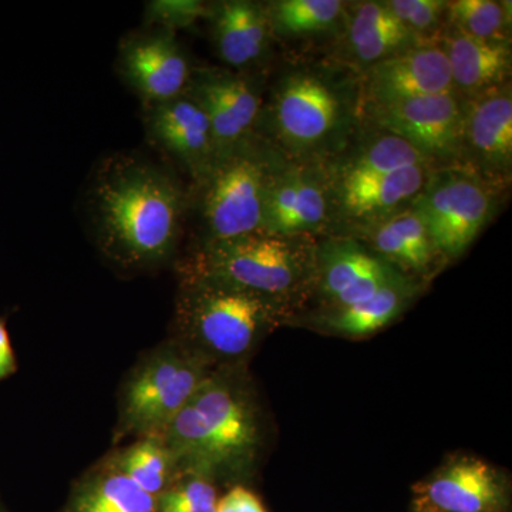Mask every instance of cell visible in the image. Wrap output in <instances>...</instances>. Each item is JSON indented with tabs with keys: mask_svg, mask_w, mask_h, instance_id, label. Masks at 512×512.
Masks as SVG:
<instances>
[{
	"mask_svg": "<svg viewBox=\"0 0 512 512\" xmlns=\"http://www.w3.org/2000/svg\"><path fill=\"white\" fill-rule=\"evenodd\" d=\"M185 210L177 178L137 156L107 160L90 192L97 244L127 269L153 268L174 255Z\"/></svg>",
	"mask_w": 512,
	"mask_h": 512,
	"instance_id": "obj_1",
	"label": "cell"
},
{
	"mask_svg": "<svg viewBox=\"0 0 512 512\" xmlns=\"http://www.w3.org/2000/svg\"><path fill=\"white\" fill-rule=\"evenodd\" d=\"M175 474L217 484L254 473L265 426L245 365L218 366L160 436Z\"/></svg>",
	"mask_w": 512,
	"mask_h": 512,
	"instance_id": "obj_2",
	"label": "cell"
},
{
	"mask_svg": "<svg viewBox=\"0 0 512 512\" xmlns=\"http://www.w3.org/2000/svg\"><path fill=\"white\" fill-rule=\"evenodd\" d=\"M293 312L281 303L210 279L181 276L175 340L215 367L245 365Z\"/></svg>",
	"mask_w": 512,
	"mask_h": 512,
	"instance_id": "obj_3",
	"label": "cell"
},
{
	"mask_svg": "<svg viewBox=\"0 0 512 512\" xmlns=\"http://www.w3.org/2000/svg\"><path fill=\"white\" fill-rule=\"evenodd\" d=\"M316 244L315 237L264 232L202 242L185 259L180 272L181 276L210 279L272 299L295 316L311 299Z\"/></svg>",
	"mask_w": 512,
	"mask_h": 512,
	"instance_id": "obj_4",
	"label": "cell"
},
{
	"mask_svg": "<svg viewBox=\"0 0 512 512\" xmlns=\"http://www.w3.org/2000/svg\"><path fill=\"white\" fill-rule=\"evenodd\" d=\"M359 94L349 77L332 70H293L276 84L269 130L292 160L323 163L348 144Z\"/></svg>",
	"mask_w": 512,
	"mask_h": 512,
	"instance_id": "obj_5",
	"label": "cell"
},
{
	"mask_svg": "<svg viewBox=\"0 0 512 512\" xmlns=\"http://www.w3.org/2000/svg\"><path fill=\"white\" fill-rule=\"evenodd\" d=\"M215 366L173 339L128 377L120 406L123 436L160 437Z\"/></svg>",
	"mask_w": 512,
	"mask_h": 512,
	"instance_id": "obj_6",
	"label": "cell"
},
{
	"mask_svg": "<svg viewBox=\"0 0 512 512\" xmlns=\"http://www.w3.org/2000/svg\"><path fill=\"white\" fill-rule=\"evenodd\" d=\"M495 185L467 165L434 167L413 201L446 265L457 261L493 220Z\"/></svg>",
	"mask_w": 512,
	"mask_h": 512,
	"instance_id": "obj_7",
	"label": "cell"
},
{
	"mask_svg": "<svg viewBox=\"0 0 512 512\" xmlns=\"http://www.w3.org/2000/svg\"><path fill=\"white\" fill-rule=\"evenodd\" d=\"M275 164L248 141L221 158L200 181L204 242L262 232L266 187Z\"/></svg>",
	"mask_w": 512,
	"mask_h": 512,
	"instance_id": "obj_8",
	"label": "cell"
},
{
	"mask_svg": "<svg viewBox=\"0 0 512 512\" xmlns=\"http://www.w3.org/2000/svg\"><path fill=\"white\" fill-rule=\"evenodd\" d=\"M335 222L332 183L325 163L292 160L274 167L265 192L264 234L315 237Z\"/></svg>",
	"mask_w": 512,
	"mask_h": 512,
	"instance_id": "obj_9",
	"label": "cell"
},
{
	"mask_svg": "<svg viewBox=\"0 0 512 512\" xmlns=\"http://www.w3.org/2000/svg\"><path fill=\"white\" fill-rule=\"evenodd\" d=\"M410 279L362 242L335 234L318 241L311 299L313 309H335L366 301L393 284Z\"/></svg>",
	"mask_w": 512,
	"mask_h": 512,
	"instance_id": "obj_10",
	"label": "cell"
},
{
	"mask_svg": "<svg viewBox=\"0 0 512 512\" xmlns=\"http://www.w3.org/2000/svg\"><path fill=\"white\" fill-rule=\"evenodd\" d=\"M464 101L457 93L434 94L369 109L380 130L403 138L434 165H450L461 161Z\"/></svg>",
	"mask_w": 512,
	"mask_h": 512,
	"instance_id": "obj_11",
	"label": "cell"
},
{
	"mask_svg": "<svg viewBox=\"0 0 512 512\" xmlns=\"http://www.w3.org/2000/svg\"><path fill=\"white\" fill-rule=\"evenodd\" d=\"M413 490V512H511L510 481L483 458H451Z\"/></svg>",
	"mask_w": 512,
	"mask_h": 512,
	"instance_id": "obj_12",
	"label": "cell"
},
{
	"mask_svg": "<svg viewBox=\"0 0 512 512\" xmlns=\"http://www.w3.org/2000/svg\"><path fill=\"white\" fill-rule=\"evenodd\" d=\"M434 165H416L393 173H330L335 221L349 229L372 224L412 205Z\"/></svg>",
	"mask_w": 512,
	"mask_h": 512,
	"instance_id": "obj_13",
	"label": "cell"
},
{
	"mask_svg": "<svg viewBox=\"0 0 512 512\" xmlns=\"http://www.w3.org/2000/svg\"><path fill=\"white\" fill-rule=\"evenodd\" d=\"M461 158L490 183L507 180L512 168L510 84L464 101Z\"/></svg>",
	"mask_w": 512,
	"mask_h": 512,
	"instance_id": "obj_14",
	"label": "cell"
},
{
	"mask_svg": "<svg viewBox=\"0 0 512 512\" xmlns=\"http://www.w3.org/2000/svg\"><path fill=\"white\" fill-rule=\"evenodd\" d=\"M148 140L183 165L197 183L217 164L214 136L207 114L190 92L146 107Z\"/></svg>",
	"mask_w": 512,
	"mask_h": 512,
	"instance_id": "obj_15",
	"label": "cell"
},
{
	"mask_svg": "<svg viewBox=\"0 0 512 512\" xmlns=\"http://www.w3.org/2000/svg\"><path fill=\"white\" fill-rule=\"evenodd\" d=\"M119 70L146 107L181 96L192 77L175 33L161 29L128 37L121 45Z\"/></svg>",
	"mask_w": 512,
	"mask_h": 512,
	"instance_id": "obj_16",
	"label": "cell"
},
{
	"mask_svg": "<svg viewBox=\"0 0 512 512\" xmlns=\"http://www.w3.org/2000/svg\"><path fill=\"white\" fill-rule=\"evenodd\" d=\"M343 235L356 238L387 264L424 286L446 266L413 202L383 220L349 229Z\"/></svg>",
	"mask_w": 512,
	"mask_h": 512,
	"instance_id": "obj_17",
	"label": "cell"
},
{
	"mask_svg": "<svg viewBox=\"0 0 512 512\" xmlns=\"http://www.w3.org/2000/svg\"><path fill=\"white\" fill-rule=\"evenodd\" d=\"M456 93L450 64L440 45L417 46L365 70L363 99L370 106Z\"/></svg>",
	"mask_w": 512,
	"mask_h": 512,
	"instance_id": "obj_18",
	"label": "cell"
},
{
	"mask_svg": "<svg viewBox=\"0 0 512 512\" xmlns=\"http://www.w3.org/2000/svg\"><path fill=\"white\" fill-rule=\"evenodd\" d=\"M188 92L210 120L218 161L247 143L261 113V97L245 77L221 70L192 74Z\"/></svg>",
	"mask_w": 512,
	"mask_h": 512,
	"instance_id": "obj_19",
	"label": "cell"
},
{
	"mask_svg": "<svg viewBox=\"0 0 512 512\" xmlns=\"http://www.w3.org/2000/svg\"><path fill=\"white\" fill-rule=\"evenodd\" d=\"M426 286L406 279L377 292L366 301L335 309H311L299 312L288 325L303 326L345 339L370 338L396 322L416 302Z\"/></svg>",
	"mask_w": 512,
	"mask_h": 512,
	"instance_id": "obj_20",
	"label": "cell"
},
{
	"mask_svg": "<svg viewBox=\"0 0 512 512\" xmlns=\"http://www.w3.org/2000/svg\"><path fill=\"white\" fill-rule=\"evenodd\" d=\"M208 19L218 56L232 69H248L265 56L272 30L262 3L224 0L211 5Z\"/></svg>",
	"mask_w": 512,
	"mask_h": 512,
	"instance_id": "obj_21",
	"label": "cell"
},
{
	"mask_svg": "<svg viewBox=\"0 0 512 512\" xmlns=\"http://www.w3.org/2000/svg\"><path fill=\"white\" fill-rule=\"evenodd\" d=\"M440 46L450 64L454 90L463 99L507 84L511 73L510 45L484 42L447 23Z\"/></svg>",
	"mask_w": 512,
	"mask_h": 512,
	"instance_id": "obj_22",
	"label": "cell"
},
{
	"mask_svg": "<svg viewBox=\"0 0 512 512\" xmlns=\"http://www.w3.org/2000/svg\"><path fill=\"white\" fill-rule=\"evenodd\" d=\"M343 29L349 56L363 72L384 59L421 46L386 2L355 3L348 8Z\"/></svg>",
	"mask_w": 512,
	"mask_h": 512,
	"instance_id": "obj_23",
	"label": "cell"
},
{
	"mask_svg": "<svg viewBox=\"0 0 512 512\" xmlns=\"http://www.w3.org/2000/svg\"><path fill=\"white\" fill-rule=\"evenodd\" d=\"M63 512H156V497L106 460L74 485Z\"/></svg>",
	"mask_w": 512,
	"mask_h": 512,
	"instance_id": "obj_24",
	"label": "cell"
},
{
	"mask_svg": "<svg viewBox=\"0 0 512 512\" xmlns=\"http://www.w3.org/2000/svg\"><path fill=\"white\" fill-rule=\"evenodd\" d=\"M265 6L272 36L286 39L325 36L343 29L349 8L340 0H276Z\"/></svg>",
	"mask_w": 512,
	"mask_h": 512,
	"instance_id": "obj_25",
	"label": "cell"
},
{
	"mask_svg": "<svg viewBox=\"0 0 512 512\" xmlns=\"http://www.w3.org/2000/svg\"><path fill=\"white\" fill-rule=\"evenodd\" d=\"M376 134L359 144L350 156L343 158L335 168H328L335 174H379L393 173L416 165H434L429 158L407 143L403 138L387 133Z\"/></svg>",
	"mask_w": 512,
	"mask_h": 512,
	"instance_id": "obj_26",
	"label": "cell"
},
{
	"mask_svg": "<svg viewBox=\"0 0 512 512\" xmlns=\"http://www.w3.org/2000/svg\"><path fill=\"white\" fill-rule=\"evenodd\" d=\"M107 460L128 480L156 498L177 477L173 460L160 437H140Z\"/></svg>",
	"mask_w": 512,
	"mask_h": 512,
	"instance_id": "obj_27",
	"label": "cell"
},
{
	"mask_svg": "<svg viewBox=\"0 0 512 512\" xmlns=\"http://www.w3.org/2000/svg\"><path fill=\"white\" fill-rule=\"evenodd\" d=\"M510 5L494 0L447 2V23L484 42L510 45Z\"/></svg>",
	"mask_w": 512,
	"mask_h": 512,
	"instance_id": "obj_28",
	"label": "cell"
},
{
	"mask_svg": "<svg viewBox=\"0 0 512 512\" xmlns=\"http://www.w3.org/2000/svg\"><path fill=\"white\" fill-rule=\"evenodd\" d=\"M404 28L421 46L439 45L447 25V2L443 0H389L386 2Z\"/></svg>",
	"mask_w": 512,
	"mask_h": 512,
	"instance_id": "obj_29",
	"label": "cell"
},
{
	"mask_svg": "<svg viewBox=\"0 0 512 512\" xmlns=\"http://www.w3.org/2000/svg\"><path fill=\"white\" fill-rule=\"evenodd\" d=\"M217 484L197 474H178L156 498V512H215Z\"/></svg>",
	"mask_w": 512,
	"mask_h": 512,
	"instance_id": "obj_30",
	"label": "cell"
},
{
	"mask_svg": "<svg viewBox=\"0 0 512 512\" xmlns=\"http://www.w3.org/2000/svg\"><path fill=\"white\" fill-rule=\"evenodd\" d=\"M210 12L211 5L200 0H153L147 3L144 18L147 25L175 33L208 18Z\"/></svg>",
	"mask_w": 512,
	"mask_h": 512,
	"instance_id": "obj_31",
	"label": "cell"
},
{
	"mask_svg": "<svg viewBox=\"0 0 512 512\" xmlns=\"http://www.w3.org/2000/svg\"><path fill=\"white\" fill-rule=\"evenodd\" d=\"M215 512H266L258 495L244 485L237 484L218 498Z\"/></svg>",
	"mask_w": 512,
	"mask_h": 512,
	"instance_id": "obj_32",
	"label": "cell"
},
{
	"mask_svg": "<svg viewBox=\"0 0 512 512\" xmlns=\"http://www.w3.org/2000/svg\"><path fill=\"white\" fill-rule=\"evenodd\" d=\"M18 370V360H16L15 350L5 320L0 319V382L9 379L15 375Z\"/></svg>",
	"mask_w": 512,
	"mask_h": 512,
	"instance_id": "obj_33",
	"label": "cell"
},
{
	"mask_svg": "<svg viewBox=\"0 0 512 512\" xmlns=\"http://www.w3.org/2000/svg\"><path fill=\"white\" fill-rule=\"evenodd\" d=\"M0 512H12L9 505L6 504L5 498H3L2 491H0Z\"/></svg>",
	"mask_w": 512,
	"mask_h": 512,
	"instance_id": "obj_34",
	"label": "cell"
}]
</instances>
